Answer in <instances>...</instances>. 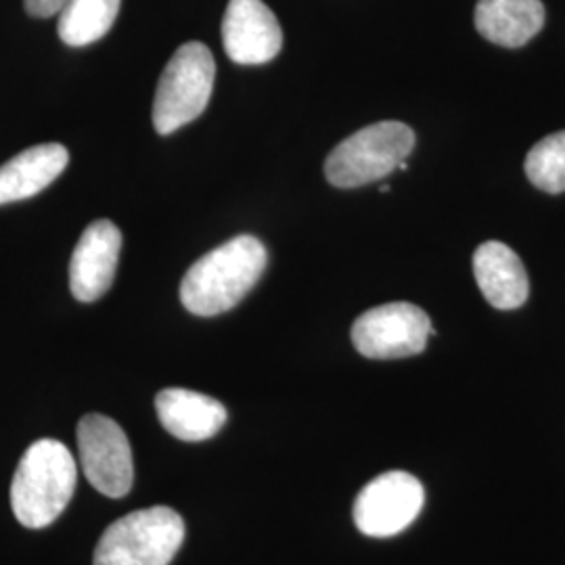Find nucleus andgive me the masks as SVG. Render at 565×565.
Listing matches in <instances>:
<instances>
[{"label": "nucleus", "instance_id": "1", "mask_svg": "<svg viewBox=\"0 0 565 565\" xmlns=\"http://www.w3.org/2000/svg\"><path fill=\"white\" fill-rule=\"evenodd\" d=\"M268 252L254 235H239L207 252L181 282V302L191 315L216 317L235 308L260 281Z\"/></svg>", "mask_w": 565, "mask_h": 565}, {"label": "nucleus", "instance_id": "2", "mask_svg": "<svg viewBox=\"0 0 565 565\" xmlns=\"http://www.w3.org/2000/svg\"><path fill=\"white\" fill-rule=\"evenodd\" d=\"M78 467L57 440H39L25 450L11 484V507L21 525L41 530L70 505Z\"/></svg>", "mask_w": 565, "mask_h": 565}, {"label": "nucleus", "instance_id": "3", "mask_svg": "<svg viewBox=\"0 0 565 565\" xmlns=\"http://www.w3.org/2000/svg\"><path fill=\"white\" fill-rule=\"evenodd\" d=\"M415 149V132L403 121L364 126L340 142L324 162V177L333 186L354 189L387 179Z\"/></svg>", "mask_w": 565, "mask_h": 565}, {"label": "nucleus", "instance_id": "4", "mask_svg": "<svg viewBox=\"0 0 565 565\" xmlns=\"http://www.w3.org/2000/svg\"><path fill=\"white\" fill-rule=\"evenodd\" d=\"M182 541L184 522L174 509H141L103 532L95 565H170Z\"/></svg>", "mask_w": 565, "mask_h": 565}, {"label": "nucleus", "instance_id": "5", "mask_svg": "<svg viewBox=\"0 0 565 565\" xmlns=\"http://www.w3.org/2000/svg\"><path fill=\"white\" fill-rule=\"evenodd\" d=\"M216 81V61L203 42H186L163 67L153 99V126L172 135L205 111Z\"/></svg>", "mask_w": 565, "mask_h": 565}, {"label": "nucleus", "instance_id": "6", "mask_svg": "<svg viewBox=\"0 0 565 565\" xmlns=\"http://www.w3.org/2000/svg\"><path fill=\"white\" fill-rule=\"evenodd\" d=\"M429 317L415 303L392 302L366 310L352 324L354 348L375 361L422 354L434 335Z\"/></svg>", "mask_w": 565, "mask_h": 565}, {"label": "nucleus", "instance_id": "7", "mask_svg": "<svg viewBox=\"0 0 565 565\" xmlns=\"http://www.w3.org/2000/svg\"><path fill=\"white\" fill-rule=\"evenodd\" d=\"M78 448L86 480L109 499H121L135 482L132 448L120 425L90 413L78 424Z\"/></svg>", "mask_w": 565, "mask_h": 565}, {"label": "nucleus", "instance_id": "8", "mask_svg": "<svg viewBox=\"0 0 565 565\" xmlns=\"http://www.w3.org/2000/svg\"><path fill=\"white\" fill-rule=\"evenodd\" d=\"M424 503V484L415 476L387 471L361 490L354 503V522L366 536H396L417 520Z\"/></svg>", "mask_w": 565, "mask_h": 565}, {"label": "nucleus", "instance_id": "9", "mask_svg": "<svg viewBox=\"0 0 565 565\" xmlns=\"http://www.w3.org/2000/svg\"><path fill=\"white\" fill-rule=\"evenodd\" d=\"M223 44L228 60L263 65L281 53V25L263 0H231L224 13Z\"/></svg>", "mask_w": 565, "mask_h": 565}, {"label": "nucleus", "instance_id": "10", "mask_svg": "<svg viewBox=\"0 0 565 565\" xmlns=\"http://www.w3.org/2000/svg\"><path fill=\"white\" fill-rule=\"evenodd\" d=\"M121 233L111 221L86 226L70 263V289L81 302H97L116 279Z\"/></svg>", "mask_w": 565, "mask_h": 565}, {"label": "nucleus", "instance_id": "11", "mask_svg": "<svg viewBox=\"0 0 565 565\" xmlns=\"http://www.w3.org/2000/svg\"><path fill=\"white\" fill-rule=\"evenodd\" d=\"M156 411L166 431L184 443H202L226 424V408L200 392L168 387L156 396Z\"/></svg>", "mask_w": 565, "mask_h": 565}, {"label": "nucleus", "instance_id": "12", "mask_svg": "<svg viewBox=\"0 0 565 565\" xmlns=\"http://www.w3.org/2000/svg\"><path fill=\"white\" fill-rule=\"evenodd\" d=\"M473 275L486 302L499 310H515L527 300L524 264L505 243H482L473 254Z\"/></svg>", "mask_w": 565, "mask_h": 565}, {"label": "nucleus", "instance_id": "13", "mask_svg": "<svg viewBox=\"0 0 565 565\" xmlns=\"http://www.w3.org/2000/svg\"><path fill=\"white\" fill-rule=\"evenodd\" d=\"M70 163V153L60 142H42L0 166V205L23 202L39 195L57 181Z\"/></svg>", "mask_w": 565, "mask_h": 565}, {"label": "nucleus", "instance_id": "14", "mask_svg": "<svg viewBox=\"0 0 565 565\" xmlns=\"http://www.w3.org/2000/svg\"><path fill=\"white\" fill-rule=\"evenodd\" d=\"M545 25L541 0H478L476 28L486 41L518 49L532 41Z\"/></svg>", "mask_w": 565, "mask_h": 565}, {"label": "nucleus", "instance_id": "15", "mask_svg": "<svg viewBox=\"0 0 565 565\" xmlns=\"http://www.w3.org/2000/svg\"><path fill=\"white\" fill-rule=\"evenodd\" d=\"M121 0H67L60 11V39L67 46L102 41L118 20Z\"/></svg>", "mask_w": 565, "mask_h": 565}, {"label": "nucleus", "instance_id": "16", "mask_svg": "<svg viewBox=\"0 0 565 565\" xmlns=\"http://www.w3.org/2000/svg\"><path fill=\"white\" fill-rule=\"evenodd\" d=\"M530 182L551 195L565 191V130L536 142L525 158Z\"/></svg>", "mask_w": 565, "mask_h": 565}, {"label": "nucleus", "instance_id": "17", "mask_svg": "<svg viewBox=\"0 0 565 565\" xmlns=\"http://www.w3.org/2000/svg\"><path fill=\"white\" fill-rule=\"evenodd\" d=\"M65 2L67 0H23L28 15H32L36 20H46V18L60 15Z\"/></svg>", "mask_w": 565, "mask_h": 565}, {"label": "nucleus", "instance_id": "18", "mask_svg": "<svg viewBox=\"0 0 565 565\" xmlns=\"http://www.w3.org/2000/svg\"><path fill=\"white\" fill-rule=\"evenodd\" d=\"M390 191V184H382V193H387Z\"/></svg>", "mask_w": 565, "mask_h": 565}]
</instances>
